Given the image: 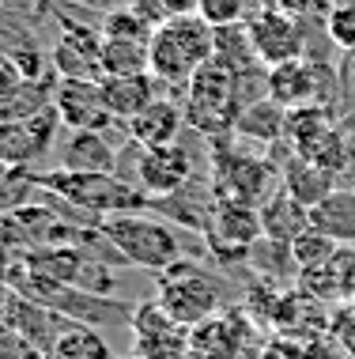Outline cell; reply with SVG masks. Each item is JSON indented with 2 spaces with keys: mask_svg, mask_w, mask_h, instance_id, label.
<instances>
[{
  "mask_svg": "<svg viewBox=\"0 0 355 359\" xmlns=\"http://www.w3.org/2000/svg\"><path fill=\"white\" fill-rule=\"evenodd\" d=\"M38 186L64 201L69 208L83 212L91 219L129 216V212H151V197L140 186L118 178V174H76V170H34Z\"/></svg>",
  "mask_w": 355,
  "mask_h": 359,
  "instance_id": "6da1fadb",
  "label": "cell"
},
{
  "mask_svg": "<svg viewBox=\"0 0 355 359\" xmlns=\"http://www.w3.org/2000/svg\"><path fill=\"white\" fill-rule=\"evenodd\" d=\"M212 57H216V27H208L200 15H181V19L162 23L151 34L148 69L159 83L186 91L189 80L204 65H212Z\"/></svg>",
  "mask_w": 355,
  "mask_h": 359,
  "instance_id": "7a4b0ae2",
  "label": "cell"
},
{
  "mask_svg": "<svg viewBox=\"0 0 355 359\" xmlns=\"http://www.w3.org/2000/svg\"><path fill=\"white\" fill-rule=\"evenodd\" d=\"M102 235L113 242V250L137 269L148 273H167L181 257V235L170 227V219L155 212H129V216H110L99 223Z\"/></svg>",
  "mask_w": 355,
  "mask_h": 359,
  "instance_id": "3957f363",
  "label": "cell"
},
{
  "mask_svg": "<svg viewBox=\"0 0 355 359\" xmlns=\"http://www.w3.org/2000/svg\"><path fill=\"white\" fill-rule=\"evenodd\" d=\"M186 125L197 129L200 137H227L235 133L238 118L246 110V99H242V80L235 72H227L223 65H204L193 80L186 87Z\"/></svg>",
  "mask_w": 355,
  "mask_h": 359,
  "instance_id": "277c9868",
  "label": "cell"
},
{
  "mask_svg": "<svg viewBox=\"0 0 355 359\" xmlns=\"http://www.w3.org/2000/svg\"><path fill=\"white\" fill-rule=\"evenodd\" d=\"M155 303L162 306V314L170 322H178L181 329L200 325L219 310L223 303V287L212 273L197 265V261H178L167 273H159L155 284Z\"/></svg>",
  "mask_w": 355,
  "mask_h": 359,
  "instance_id": "5b68a950",
  "label": "cell"
},
{
  "mask_svg": "<svg viewBox=\"0 0 355 359\" xmlns=\"http://www.w3.org/2000/svg\"><path fill=\"white\" fill-rule=\"evenodd\" d=\"M118 178L132 182L148 193L151 201L174 197L193 182V155L181 144L170 148H140L137 140H129V148L118 151Z\"/></svg>",
  "mask_w": 355,
  "mask_h": 359,
  "instance_id": "8992f818",
  "label": "cell"
},
{
  "mask_svg": "<svg viewBox=\"0 0 355 359\" xmlns=\"http://www.w3.org/2000/svg\"><path fill=\"white\" fill-rule=\"evenodd\" d=\"M287 140H291L295 155H302V159L325 167L333 178H340V174H344L348 140H344V133L337 129L333 114L325 110L321 102L318 106H302V110L287 114Z\"/></svg>",
  "mask_w": 355,
  "mask_h": 359,
  "instance_id": "52a82bcc",
  "label": "cell"
},
{
  "mask_svg": "<svg viewBox=\"0 0 355 359\" xmlns=\"http://www.w3.org/2000/svg\"><path fill=\"white\" fill-rule=\"evenodd\" d=\"M268 189V167L257 155H231L216 140V170H212V197L216 201H242L261 208L272 193Z\"/></svg>",
  "mask_w": 355,
  "mask_h": 359,
  "instance_id": "ba28073f",
  "label": "cell"
},
{
  "mask_svg": "<svg viewBox=\"0 0 355 359\" xmlns=\"http://www.w3.org/2000/svg\"><path fill=\"white\" fill-rule=\"evenodd\" d=\"M204 235L219 257H249V250L265 238L261 208L242 205V201H216Z\"/></svg>",
  "mask_w": 355,
  "mask_h": 359,
  "instance_id": "9c48e42d",
  "label": "cell"
},
{
  "mask_svg": "<svg viewBox=\"0 0 355 359\" xmlns=\"http://www.w3.org/2000/svg\"><path fill=\"white\" fill-rule=\"evenodd\" d=\"M53 110L69 133H106L113 125L102 83L95 80H57Z\"/></svg>",
  "mask_w": 355,
  "mask_h": 359,
  "instance_id": "30bf717a",
  "label": "cell"
},
{
  "mask_svg": "<svg viewBox=\"0 0 355 359\" xmlns=\"http://www.w3.org/2000/svg\"><path fill=\"white\" fill-rule=\"evenodd\" d=\"M246 31H249V42H253L257 61L265 65V72L276 69V65H287V61H299V57H306L299 19L276 12L272 4H265L261 12L249 19Z\"/></svg>",
  "mask_w": 355,
  "mask_h": 359,
  "instance_id": "8fae6325",
  "label": "cell"
},
{
  "mask_svg": "<svg viewBox=\"0 0 355 359\" xmlns=\"http://www.w3.org/2000/svg\"><path fill=\"white\" fill-rule=\"evenodd\" d=\"M50 65L61 80H106V69H102V31H91V27L80 23H64L61 38H57Z\"/></svg>",
  "mask_w": 355,
  "mask_h": 359,
  "instance_id": "7c38bea8",
  "label": "cell"
},
{
  "mask_svg": "<svg viewBox=\"0 0 355 359\" xmlns=\"http://www.w3.org/2000/svg\"><path fill=\"white\" fill-rule=\"evenodd\" d=\"M132 344H137V359H181L186 355V329L170 322L159 303H144L132 310Z\"/></svg>",
  "mask_w": 355,
  "mask_h": 359,
  "instance_id": "4fadbf2b",
  "label": "cell"
},
{
  "mask_svg": "<svg viewBox=\"0 0 355 359\" xmlns=\"http://www.w3.org/2000/svg\"><path fill=\"white\" fill-rule=\"evenodd\" d=\"M0 322H8L19 337H23V341H31L46 359H50L57 337H61L64 325H69L61 314H53V310L38 306V303H31V299H23V295H15V291H8L4 310H0Z\"/></svg>",
  "mask_w": 355,
  "mask_h": 359,
  "instance_id": "5bb4252c",
  "label": "cell"
},
{
  "mask_svg": "<svg viewBox=\"0 0 355 359\" xmlns=\"http://www.w3.org/2000/svg\"><path fill=\"white\" fill-rule=\"evenodd\" d=\"M265 95L276 106H284L287 114L302 110V106H318L321 76H318V69H314L306 57H299V61L276 65V69L265 72Z\"/></svg>",
  "mask_w": 355,
  "mask_h": 359,
  "instance_id": "9a60e30c",
  "label": "cell"
},
{
  "mask_svg": "<svg viewBox=\"0 0 355 359\" xmlns=\"http://www.w3.org/2000/svg\"><path fill=\"white\" fill-rule=\"evenodd\" d=\"M186 129V106L167 99V95H159L151 106H144V110L125 125V133H129V140H137L140 148H170V144H178V133Z\"/></svg>",
  "mask_w": 355,
  "mask_h": 359,
  "instance_id": "2e32d148",
  "label": "cell"
},
{
  "mask_svg": "<svg viewBox=\"0 0 355 359\" xmlns=\"http://www.w3.org/2000/svg\"><path fill=\"white\" fill-rule=\"evenodd\" d=\"M118 151L106 133H69L61 144L57 167L76 174H118Z\"/></svg>",
  "mask_w": 355,
  "mask_h": 359,
  "instance_id": "e0dca14e",
  "label": "cell"
},
{
  "mask_svg": "<svg viewBox=\"0 0 355 359\" xmlns=\"http://www.w3.org/2000/svg\"><path fill=\"white\" fill-rule=\"evenodd\" d=\"M102 95H106V106L113 114V121L129 125L144 106H151L159 99V80L151 72L140 76H106L102 80Z\"/></svg>",
  "mask_w": 355,
  "mask_h": 359,
  "instance_id": "ac0fdd59",
  "label": "cell"
},
{
  "mask_svg": "<svg viewBox=\"0 0 355 359\" xmlns=\"http://www.w3.org/2000/svg\"><path fill=\"white\" fill-rule=\"evenodd\" d=\"M280 182H284L287 197H295L302 208H318L321 201L337 189V178H333L329 170L318 167V163H310V159H302V155H295V151H291V159L284 163Z\"/></svg>",
  "mask_w": 355,
  "mask_h": 359,
  "instance_id": "d6986e66",
  "label": "cell"
},
{
  "mask_svg": "<svg viewBox=\"0 0 355 359\" xmlns=\"http://www.w3.org/2000/svg\"><path fill=\"white\" fill-rule=\"evenodd\" d=\"M310 227L329 235L337 246H355V189H333L318 208H310Z\"/></svg>",
  "mask_w": 355,
  "mask_h": 359,
  "instance_id": "ffe728a7",
  "label": "cell"
},
{
  "mask_svg": "<svg viewBox=\"0 0 355 359\" xmlns=\"http://www.w3.org/2000/svg\"><path fill=\"white\" fill-rule=\"evenodd\" d=\"M261 227H265V238L291 246L302 231H310V208H302L299 201L280 189L261 205Z\"/></svg>",
  "mask_w": 355,
  "mask_h": 359,
  "instance_id": "44dd1931",
  "label": "cell"
},
{
  "mask_svg": "<svg viewBox=\"0 0 355 359\" xmlns=\"http://www.w3.org/2000/svg\"><path fill=\"white\" fill-rule=\"evenodd\" d=\"M284 133H287V110H284V106H276L268 95H261V99L246 102V110H242V118H238L231 137L272 144V140H280Z\"/></svg>",
  "mask_w": 355,
  "mask_h": 359,
  "instance_id": "7402d4cb",
  "label": "cell"
},
{
  "mask_svg": "<svg viewBox=\"0 0 355 359\" xmlns=\"http://www.w3.org/2000/svg\"><path fill=\"white\" fill-rule=\"evenodd\" d=\"M46 144L27 121H0V163L15 170H31L38 159H46Z\"/></svg>",
  "mask_w": 355,
  "mask_h": 359,
  "instance_id": "603a6c76",
  "label": "cell"
},
{
  "mask_svg": "<svg viewBox=\"0 0 355 359\" xmlns=\"http://www.w3.org/2000/svg\"><path fill=\"white\" fill-rule=\"evenodd\" d=\"M216 65H223L227 72H235L238 80L246 76H257V69L265 72V65L257 61L253 53V42H249V31L246 27H219L216 31Z\"/></svg>",
  "mask_w": 355,
  "mask_h": 359,
  "instance_id": "cb8c5ba5",
  "label": "cell"
},
{
  "mask_svg": "<svg viewBox=\"0 0 355 359\" xmlns=\"http://www.w3.org/2000/svg\"><path fill=\"white\" fill-rule=\"evenodd\" d=\"M50 359H113V352H110L106 337H102L99 329L69 322V325H64V333L57 337Z\"/></svg>",
  "mask_w": 355,
  "mask_h": 359,
  "instance_id": "d4e9b609",
  "label": "cell"
},
{
  "mask_svg": "<svg viewBox=\"0 0 355 359\" xmlns=\"http://www.w3.org/2000/svg\"><path fill=\"white\" fill-rule=\"evenodd\" d=\"M42 201V186H38L34 170H15L0 163V216H15V212L31 208Z\"/></svg>",
  "mask_w": 355,
  "mask_h": 359,
  "instance_id": "484cf974",
  "label": "cell"
},
{
  "mask_svg": "<svg viewBox=\"0 0 355 359\" xmlns=\"http://www.w3.org/2000/svg\"><path fill=\"white\" fill-rule=\"evenodd\" d=\"M53 106V91L46 80H23L12 91V99L0 106V121H31L34 114L50 110Z\"/></svg>",
  "mask_w": 355,
  "mask_h": 359,
  "instance_id": "4316f807",
  "label": "cell"
},
{
  "mask_svg": "<svg viewBox=\"0 0 355 359\" xmlns=\"http://www.w3.org/2000/svg\"><path fill=\"white\" fill-rule=\"evenodd\" d=\"M148 46L151 42H121V38H102V69L106 76H140L148 69Z\"/></svg>",
  "mask_w": 355,
  "mask_h": 359,
  "instance_id": "83f0119b",
  "label": "cell"
},
{
  "mask_svg": "<svg viewBox=\"0 0 355 359\" xmlns=\"http://www.w3.org/2000/svg\"><path fill=\"white\" fill-rule=\"evenodd\" d=\"M337 254H340L337 242L329 235H321V231H314V227L302 231V235L291 242V257H295V269H299V273H314V269L329 265Z\"/></svg>",
  "mask_w": 355,
  "mask_h": 359,
  "instance_id": "f1b7e54d",
  "label": "cell"
},
{
  "mask_svg": "<svg viewBox=\"0 0 355 359\" xmlns=\"http://www.w3.org/2000/svg\"><path fill=\"white\" fill-rule=\"evenodd\" d=\"M261 8V0H200V19L216 31L219 27H246Z\"/></svg>",
  "mask_w": 355,
  "mask_h": 359,
  "instance_id": "f546056e",
  "label": "cell"
},
{
  "mask_svg": "<svg viewBox=\"0 0 355 359\" xmlns=\"http://www.w3.org/2000/svg\"><path fill=\"white\" fill-rule=\"evenodd\" d=\"M325 31H329V38L340 46L344 53L355 50V0H340V4L329 8V15H325Z\"/></svg>",
  "mask_w": 355,
  "mask_h": 359,
  "instance_id": "4dcf8cb0",
  "label": "cell"
},
{
  "mask_svg": "<svg viewBox=\"0 0 355 359\" xmlns=\"http://www.w3.org/2000/svg\"><path fill=\"white\" fill-rule=\"evenodd\" d=\"M148 27L140 23L137 15L129 12V8H118V12H106V19H102V38H121V42H151Z\"/></svg>",
  "mask_w": 355,
  "mask_h": 359,
  "instance_id": "1f68e13d",
  "label": "cell"
},
{
  "mask_svg": "<svg viewBox=\"0 0 355 359\" xmlns=\"http://www.w3.org/2000/svg\"><path fill=\"white\" fill-rule=\"evenodd\" d=\"M31 250L27 231L19 227L15 216H0V265H12L15 257H23Z\"/></svg>",
  "mask_w": 355,
  "mask_h": 359,
  "instance_id": "d6a6232c",
  "label": "cell"
},
{
  "mask_svg": "<svg viewBox=\"0 0 355 359\" xmlns=\"http://www.w3.org/2000/svg\"><path fill=\"white\" fill-rule=\"evenodd\" d=\"M0 359H46V355L31 341H23L8 322H0Z\"/></svg>",
  "mask_w": 355,
  "mask_h": 359,
  "instance_id": "836d02e7",
  "label": "cell"
},
{
  "mask_svg": "<svg viewBox=\"0 0 355 359\" xmlns=\"http://www.w3.org/2000/svg\"><path fill=\"white\" fill-rule=\"evenodd\" d=\"M129 8L132 15L140 19L144 27H148V31H159L162 23H170V15H167V8H162V0H129Z\"/></svg>",
  "mask_w": 355,
  "mask_h": 359,
  "instance_id": "e575fe53",
  "label": "cell"
},
{
  "mask_svg": "<svg viewBox=\"0 0 355 359\" xmlns=\"http://www.w3.org/2000/svg\"><path fill=\"white\" fill-rule=\"evenodd\" d=\"M333 333H337L344 352L355 359V310H340V318L333 322Z\"/></svg>",
  "mask_w": 355,
  "mask_h": 359,
  "instance_id": "d590c367",
  "label": "cell"
},
{
  "mask_svg": "<svg viewBox=\"0 0 355 359\" xmlns=\"http://www.w3.org/2000/svg\"><path fill=\"white\" fill-rule=\"evenodd\" d=\"M268 4H272L276 12H284V15L299 19V15H306V12H318L325 0H268Z\"/></svg>",
  "mask_w": 355,
  "mask_h": 359,
  "instance_id": "8d00e7d4",
  "label": "cell"
},
{
  "mask_svg": "<svg viewBox=\"0 0 355 359\" xmlns=\"http://www.w3.org/2000/svg\"><path fill=\"white\" fill-rule=\"evenodd\" d=\"M23 83V76H19V69L12 61H0V106H4L8 99H12V91Z\"/></svg>",
  "mask_w": 355,
  "mask_h": 359,
  "instance_id": "74e56055",
  "label": "cell"
},
{
  "mask_svg": "<svg viewBox=\"0 0 355 359\" xmlns=\"http://www.w3.org/2000/svg\"><path fill=\"white\" fill-rule=\"evenodd\" d=\"M170 19H181V15H200V0H162Z\"/></svg>",
  "mask_w": 355,
  "mask_h": 359,
  "instance_id": "f35d334b",
  "label": "cell"
},
{
  "mask_svg": "<svg viewBox=\"0 0 355 359\" xmlns=\"http://www.w3.org/2000/svg\"><path fill=\"white\" fill-rule=\"evenodd\" d=\"M344 76H348V80L355 83V50H351V53H344Z\"/></svg>",
  "mask_w": 355,
  "mask_h": 359,
  "instance_id": "ab89813d",
  "label": "cell"
},
{
  "mask_svg": "<svg viewBox=\"0 0 355 359\" xmlns=\"http://www.w3.org/2000/svg\"><path fill=\"white\" fill-rule=\"evenodd\" d=\"M333 4H340V0H325V8H333Z\"/></svg>",
  "mask_w": 355,
  "mask_h": 359,
  "instance_id": "60d3db41",
  "label": "cell"
}]
</instances>
